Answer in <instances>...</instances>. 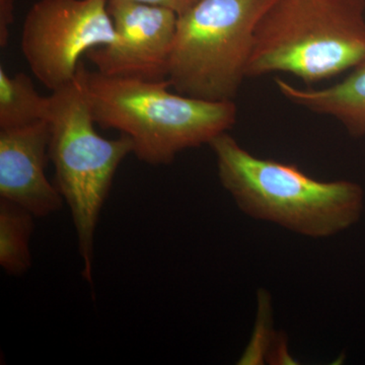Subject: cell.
I'll list each match as a JSON object with an SVG mask.
<instances>
[{
  "label": "cell",
  "mask_w": 365,
  "mask_h": 365,
  "mask_svg": "<svg viewBox=\"0 0 365 365\" xmlns=\"http://www.w3.org/2000/svg\"><path fill=\"white\" fill-rule=\"evenodd\" d=\"M365 60V0H273L262 16L248 78L292 74L307 86Z\"/></svg>",
  "instance_id": "cell-3"
},
{
  "label": "cell",
  "mask_w": 365,
  "mask_h": 365,
  "mask_svg": "<svg viewBox=\"0 0 365 365\" xmlns=\"http://www.w3.org/2000/svg\"><path fill=\"white\" fill-rule=\"evenodd\" d=\"M220 184L245 215L312 239L349 230L364 215V190L348 180L319 181L299 165L257 157L228 132L211 141Z\"/></svg>",
  "instance_id": "cell-1"
},
{
  "label": "cell",
  "mask_w": 365,
  "mask_h": 365,
  "mask_svg": "<svg viewBox=\"0 0 365 365\" xmlns=\"http://www.w3.org/2000/svg\"><path fill=\"white\" fill-rule=\"evenodd\" d=\"M50 136L49 120L0 129V199L18 204L36 218L54 215L64 202L46 176Z\"/></svg>",
  "instance_id": "cell-8"
},
{
  "label": "cell",
  "mask_w": 365,
  "mask_h": 365,
  "mask_svg": "<svg viewBox=\"0 0 365 365\" xmlns=\"http://www.w3.org/2000/svg\"><path fill=\"white\" fill-rule=\"evenodd\" d=\"M281 95L304 109L337 120L350 135H365V60L335 85L302 88L276 78Z\"/></svg>",
  "instance_id": "cell-9"
},
{
  "label": "cell",
  "mask_w": 365,
  "mask_h": 365,
  "mask_svg": "<svg viewBox=\"0 0 365 365\" xmlns=\"http://www.w3.org/2000/svg\"><path fill=\"white\" fill-rule=\"evenodd\" d=\"M273 0H195L178 16L168 81L188 97L230 102L248 78L255 33Z\"/></svg>",
  "instance_id": "cell-5"
},
{
  "label": "cell",
  "mask_w": 365,
  "mask_h": 365,
  "mask_svg": "<svg viewBox=\"0 0 365 365\" xmlns=\"http://www.w3.org/2000/svg\"><path fill=\"white\" fill-rule=\"evenodd\" d=\"M114 39L107 0H39L26 14L21 48L36 78L54 91L76 78L83 55Z\"/></svg>",
  "instance_id": "cell-6"
},
{
  "label": "cell",
  "mask_w": 365,
  "mask_h": 365,
  "mask_svg": "<svg viewBox=\"0 0 365 365\" xmlns=\"http://www.w3.org/2000/svg\"><path fill=\"white\" fill-rule=\"evenodd\" d=\"M50 160L55 186L71 209L83 260V277L93 282L96 230L118 168L133 153L128 136L104 138L95 120L78 72L71 83L50 96Z\"/></svg>",
  "instance_id": "cell-4"
},
{
  "label": "cell",
  "mask_w": 365,
  "mask_h": 365,
  "mask_svg": "<svg viewBox=\"0 0 365 365\" xmlns=\"http://www.w3.org/2000/svg\"><path fill=\"white\" fill-rule=\"evenodd\" d=\"M35 218L26 208L0 199V266L9 275H24L32 266L30 242Z\"/></svg>",
  "instance_id": "cell-11"
},
{
  "label": "cell",
  "mask_w": 365,
  "mask_h": 365,
  "mask_svg": "<svg viewBox=\"0 0 365 365\" xmlns=\"http://www.w3.org/2000/svg\"><path fill=\"white\" fill-rule=\"evenodd\" d=\"M110 0H107V2ZM128 1L140 2V4H153V6H160L168 7L176 11L178 14H182L195 0H128Z\"/></svg>",
  "instance_id": "cell-13"
},
{
  "label": "cell",
  "mask_w": 365,
  "mask_h": 365,
  "mask_svg": "<svg viewBox=\"0 0 365 365\" xmlns=\"http://www.w3.org/2000/svg\"><path fill=\"white\" fill-rule=\"evenodd\" d=\"M50 97L38 93L24 72L11 76L0 67V129L18 128L49 119Z\"/></svg>",
  "instance_id": "cell-10"
},
{
  "label": "cell",
  "mask_w": 365,
  "mask_h": 365,
  "mask_svg": "<svg viewBox=\"0 0 365 365\" xmlns=\"http://www.w3.org/2000/svg\"><path fill=\"white\" fill-rule=\"evenodd\" d=\"M108 11L114 23V41L86 54L97 71L117 78L167 79L179 14L168 7L128 0H110Z\"/></svg>",
  "instance_id": "cell-7"
},
{
  "label": "cell",
  "mask_w": 365,
  "mask_h": 365,
  "mask_svg": "<svg viewBox=\"0 0 365 365\" xmlns=\"http://www.w3.org/2000/svg\"><path fill=\"white\" fill-rule=\"evenodd\" d=\"M78 74L96 124L128 136L133 153L150 165L174 162L182 151L210 144L237 120V106L170 91L160 81L108 76L79 63Z\"/></svg>",
  "instance_id": "cell-2"
},
{
  "label": "cell",
  "mask_w": 365,
  "mask_h": 365,
  "mask_svg": "<svg viewBox=\"0 0 365 365\" xmlns=\"http://www.w3.org/2000/svg\"><path fill=\"white\" fill-rule=\"evenodd\" d=\"M14 21V0H0V47H6Z\"/></svg>",
  "instance_id": "cell-12"
}]
</instances>
